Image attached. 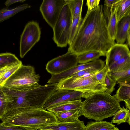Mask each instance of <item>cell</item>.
<instances>
[{
	"instance_id": "2e32d148",
	"label": "cell",
	"mask_w": 130,
	"mask_h": 130,
	"mask_svg": "<svg viewBox=\"0 0 130 130\" xmlns=\"http://www.w3.org/2000/svg\"><path fill=\"white\" fill-rule=\"evenodd\" d=\"M113 9L118 23L123 18L130 14V0H117Z\"/></svg>"
},
{
	"instance_id": "7a4b0ae2",
	"label": "cell",
	"mask_w": 130,
	"mask_h": 130,
	"mask_svg": "<svg viewBox=\"0 0 130 130\" xmlns=\"http://www.w3.org/2000/svg\"><path fill=\"white\" fill-rule=\"evenodd\" d=\"M1 120L4 127L16 126L27 129L51 125L58 121L53 113L42 108L14 109L5 113Z\"/></svg>"
},
{
	"instance_id": "6da1fadb",
	"label": "cell",
	"mask_w": 130,
	"mask_h": 130,
	"mask_svg": "<svg viewBox=\"0 0 130 130\" xmlns=\"http://www.w3.org/2000/svg\"><path fill=\"white\" fill-rule=\"evenodd\" d=\"M107 26L102 5L87 11L68 51L77 55L91 51H100L106 54L115 44Z\"/></svg>"
},
{
	"instance_id": "484cf974",
	"label": "cell",
	"mask_w": 130,
	"mask_h": 130,
	"mask_svg": "<svg viewBox=\"0 0 130 130\" xmlns=\"http://www.w3.org/2000/svg\"><path fill=\"white\" fill-rule=\"evenodd\" d=\"M108 74L112 79L118 83L130 82V68L117 72H108Z\"/></svg>"
},
{
	"instance_id": "1f68e13d",
	"label": "cell",
	"mask_w": 130,
	"mask_h": 130,
	"mask_svg": "<svg viewBox=\"0 0 130 130\" xmlns=\"http://www.w3.org/2000/svg\"><path fill=\"white\" fill-rule=\"evenodd\" d=\"M22 64V62L3 73L0 76V86H2L6 80Z\"/></svg>"
},
{
	"instance_id": "277c9868",
	"label": "cell",
	"mask_w": 130,
	"mask_h": 130,
	"mask_svg": "<svg viewBox=\"0 0 130 130\" xmlns=\"http://www.w3.org/2000/svg\"><path fill=\"white\" fill-rule=\"evenodd\" d=\"M40 78L33 67L22 64L1 86L18 91L29 90L40 86Z\"/></svg>"
},
{
	"instance_id": "ab89813d",
	"label": "cell",
	"mask_w": 130,
	"mask_h": 130,
	"mask_svg": "<svg viewBox=\"0 0 130 130\" xmlns=\"http://www.w3.org/2000/svg\"><path fill=\"white\" fill-rule=\"evenodd\" d=\"M113 130H119L118 128H117V127H115V128Z\"/></svg>"
},
{
	"instance_id": "4fadbf2b",
	"label": "cell",
	"mask_w": 130,
	"mask_h": 130,
	"mask_svg": "<svg viewBox=\"0 0 130 130\" xmlns=\"http://www.w3.org/2000/svg\"><path fill=\"white\" fill-rule=\"evenodd\" d=\"M37 130H85V126L83 121L78 119L73 122H62L46 126L38 127Z\"/></svg>"
},
{
	"instance_id": "4316f807",
	"label": "cell",
	"mask_w": 130,
	"mask_h": 130,
	"mask_svg": "<svg viewBox=\"0 0 130 130\" xmlns=\"http://www.w3.org/2000/svg\"><path fill=\"white\" fill-rule=\"evenodd\" d=\"M118 23L115 11L113 9L107 23V29L109 34L113 40L115 41L117 32Z\"/></svg>"
},
{
	"instance_id": "7402d4cb",
	"label": "cell",
	"mask_w": 130,
	"mask_h": 130,
	"mask_svg": "<svg viewBox=\"0 0 130 130\" xmlns=\"http://www.w3.org/2000/svg\"><path fill=\"white\" fill-rule=\"evenodd\" d=\"M130 109L125 108L124 107L117 111L112 120V123H116L119 125L122 123L127 122L130 124Z\"/></svg>"
},
{
	"instance_id": "52a82bcc",
	"label": "cell",
	"mask_w": 130,
	"mask_h": 130,
	"mask_svg": "<svg viewBox=\"0 0 130 130\" xmlns=\"http://www.w3.org/2000/svg\"><path fill=\"white\" fill-rule=\"evenodd\" d=\"M41 34V30L38 23L32 21L27 23L20 37V55L21 58H23L39 40Z\"/></svg>"
},
{
	"instance_id": "30bf717a",
	"label": "cell",
	"mask_w": 130,
	"mask_h": 130,
	"mask_svg": "<svg viewBox=\"0 0 130 130\" xmlns=\"http://www.w3.org/2000/svg\"><path fill=\"white\" fill-rule=\"evenodd\" d=\"M66 0H43L40 11L45 21L53 29L61 11L66 4Z\"/></svg>"
},
{
	"instance_id": "3957f363",
	"label": "cell",
	"mask_w": 130,
	"mask_h": 130,
	"mask_svg": "<svg viewBox=\"0 0 130 130\" xmlns=\"http://www.w3.org/2000/svg\"><path fill=\"white\" fill-rule=\"evenodd\" d=\"M79 109V116L96 121L113 116L121 108L119 102L106 92L89 93Z\"/></svg>"
},
{
	"instance_id": "d590c367",
	"label": "cell",
	"mask_w": 130,
	"mask_h": 130,
	"mask_svg": "<svg viewBox=\"0 0 130 130\" xmlns=\"http://www.w3.org/2000/svg\"><path fill=\"white\" fill-rule=\"evenodd\" d=\"M32 129H27L18 127L10 126L4 127L0 123V130H32Z\"/></svg>"
},
{
	"instance_id": "d6a6232c",
	"label": "cell",
	"mask_w": 130,
	"mask_h": 130,
	"mask_svg": "<svg viewBox=\"0 0 130 130\" xmlns=\"http://www.w3.org/2000/svg\"><path fill=\"white\" fill-rule=\"evenodd\" d=\"M116 83L117 82L112 79L107 73L105 79L106 92L110 94L115 90V87Z\"/></svg>"
},
{
	"instance_id": "7c38bea8",
	"label": "cell",
	"mask_w": 130,
	"mask_h": 130,
	"mask_svg": "<svg viewBox=\"0 0 130 130\" xmlns=\"http://www.w3.org/2000/svg\"><path fill=\"white\" fill-rule=\"evenodd\" d=\"M130 55L129 48L125 44H115L106 54L109 64Z\"/></svg>"
},
{
	"instance_id": "9c48e42d",
	"label": "cell",
	"mask_w": 130,
	"mask_h": 130,
	"mask_svg": "<svg viewBox=\"0 0 130 130\" xmlns=\"http://www.w3.org/2000/svg\"><path fill=\"white\" fill-rule=\"evenodd\" d=\"M77 55L67 51L65 54L51 60L46 69L51 75L60 74L77 64Z\"/></svg>"
},
{
	"instance_id": "9a60e30c",
	"label": "cell",
	"mask_w": 130,
	"mask_h": 130,
	"mask_svg": "<svg viewBox=\"0 0 130 130\" xmlns=\"http://www.w3.org/2000/svg\"><path fill=\"white\" fill-rule=\"evenodd\" d=\"M120 86L114 96L119 102L124 101L126 108L130 109V82H118Z\"/></svg>"
},
{
	"instance_id": "f35d334b",
	"label": "cell",
	"mask_w": 130,
	"mask_h": 130,
	"mask_svg": "<svg viewBox=\"0 0 130 130\" xmlns=\"http://www.w3.org/2000/svg\"><path fill=\"white\" fill-rule=\"evenodd\" d=\"M126 40V45L129 48L130 46V31L128 34Z\"/></svg>"
},
{
	"instance_id": "cb8c5ba5",
	"label": "cell",
	"mask_w": 130,
	"mask_h": 130,
	"mask_svg": "<svg viewBox=\"0 0 130 130\" xmlns=\"http://www.w3.org/2000/svg\"><path fill=\"white\" fill-rule=\"evenodd\" d=\"M70 9L72 20L82 14L83 0H66Z\"/></svg>"
},
{
	"instance_id": "4dcf8cb0",
	"label": "cell",
	"mask_w": 130,
	"mask_h": 130,
	"mask_svg": "<svg viewBox=\"0 0 130 130\" xmlns=\"http://www.w3.org/2000/svg\"><path fill=\"white\" fill-rule=\"evenodd\" d=\"M117 0H105L104 1L103 11L104 16L108 21L113 11L114 4Z\"/></svg>"
},
{
	"instance_id": "e575fe53",
	"label": "cell",
	"mask_w": 130,
	"mask_h": 130,
	"mask_svg": "<svg viewBox=\"0 0 130 130\" xmlns=\"http://www.w3.org/2000/svg\"><path fill=\"white\" fill-rule=\"evenodd\" d=\"M99 0L86 1V5L87 7V11L91 10L97 7L99 5L100 2Z\"/></svg>"
},
{
	"instance_id": "5b68a950",
	"label": "cell",
	"mask_w": 130,
	"mask_h": 130,
	"mask_svg": "<svg viewBox=\"0 0 130 130\" xmlns=\"http://www.w3.org/2000/svg\"><path fill=\"white\" fill-rule=\"evenodd\" d=\"M96 73L85 77L67 78L58 83L57 89H67L87 93L106 92L105 86L96 79Z\"/></svg>"
},
{
	"instance_id": "74e56055",
	"label": "cell",
	"mask_w": 130,
	"mask_h": 130,
	"mask_svg": "<svg viewBox=\"0 0 130 130\" xmlns=\"http://www.w3.org/2000/svg\"><path fill=\"white\" fill-rule=\"evenodd\" d=\"M18 63H17L16 64L14 65L7 66L3 68H0V76L5 71H6L7 70H8L9 69H10V68H11L12 67H13L15 65Z\"/></svg>"
},
{
	"instance_id": "8d00e7d4",
	"label": "cell",
	"mask_w": 130,
	"mask_h": 130,
	"mask_svg": "<svg viewBox=\"0 0 130 130\" xmlns=\"http://www.w3.org/2000/svg\"><path fill=\"white\" fill-rule=\"evenodd\" d=\"M25 0H7L4 3L5 5L6 6L7 8H8L10 5L17 2H23Z\"/></svg>"
},
{
	"instance_id": "83f0119b",
	"label": "cell",
	"mask_w": 130,
	"mask_h": 130,
	"mask_svg": "<svg viewBox=\"0 0 130 130\" xmlns=\"http://www.w3.org/2000/svg\"><path fill=\"white\" fill-rule=\"evenodd\" d=\"M81 14L72 20L69 36L68 44L69 46L72 43L82 21Z\"/></svg>"
},
{
	"instance_id": "ac0fdd59",
	"label": "cell",
	"mask_w": 130,
	"mask_h": 130,
	"mask_svg": "<svg viewBox=\"0 0 130 130\" xmlns=\"http://www.w3.org/2000/svg\"><path fill=\"white\" fill-rule=\"evenodd\" d=\"M105 54L98 51H91L77 55L78 63L84 64L98 60L101 56H105Z\"/></svg>"
},
{
	"instance_id": "f546056e",
	"label": "cell",
	"mask_w": 130,
	"mask_h": 130,
	"mask_svg": "<svg viewBox=\"0 0 130 130\" xmlns=\"http://www.w3.org/2000/svg\"><path fill=\"white\" fill-rule=\"evenodd\" d=\"M109 71V63L107 59H106L105 65L102 69L95 74V77L97 80L100 84L105 86V78Z\"/></svg>"
},
{
	"instance_id": "ba28073f",
	"label": "cell",
	"mask_w": 130,
	"mask_h": 130,
	"mask_svg": "<svg viewBox=\"0 0 130 130\" xmlns=\"http://www.w3.org/2000/svg\"><path fill=\"white\" fill-rule=\"evenodd\" d=\"M87 93L65 89H58L47 98L42 108L47 110L59 103L74 101L85 98Z\"/></svg>"
},
{
	"instance_id": "8992f818",
	"label": "cell",
	"mask_w": 130,
	"mask_h": 130,
	"mask_svg": "<svg viewBox=\"0 0 130 130\" xmlns=\"http://www.w3.org/2000/svg\"><path fill=\"white\" fill-rule=\"evenodd\" d=\"M71 14L68 5L63 7L54 28L53 40L58 47H63L68 44L72 23Z\"/></svg>"
},
{
	"instance_id": "f1b7e54d",
	"label": "cell",
	"mask_w": 130,
	"mask_h": 130,
	"mask_svg": "<svg viewBox=\"0 0 130 130\" xmlns=\"http://www.w3.org/2000/svg\"><path fill=\"white\" fill-rule=\"evenodd\" d=\"M102 68L97 67L89 68L77 72L70 77L74 78L87 77L97 73Z\"/></svg>"
},
{
	"instance_id": "d4e9b609",
	"label": "cell",
	"mask_w": 130,
	"mask_h": 130,
	"mask_svg": "<svg viewBox=\"0 0 130 130\" xmlns=\"http://www.w3.org/2000/svg\"><path fill=\"white\" fill-rule=\"evenodd\" d=\"M21 62L14 54L8 52L0 53V68L14 65Z\"/></svg>"
},
{
	"instance_id": "836d02e7",
	"label": "cell",
	"mask_w": 130,
	"mask_h": 130,
	"mask_svg": "<svg viewBox=\"0 0 130 130\" xmlns=\"http://www.w3.org/2000/svg\"><path fill=\"white\" fill-rule=\"evenodd\" d=\"M6 107V102L4 93L0 86V119L5 114Z\"/></svg>"
},
{
	"instance_id": "5bb4252c",
	"label": "cell",
	"mask_w": 130,
	"mask_h": 130,
	"mask_svg": "<svg viewBox=\"0 0 130 130\" xmlns=\"http://www.w3.org/2000/svg\"><path fill=\"white\" fill-rule=\"evenodd\" d=\"M130 31V14L123 18L118 23L116 37L117 43L124 44Z\"/></svg>"
},
{
	"instance_id": "44dd1931",
	"label": "cell",
	"mask_w": 130,
	"mask_h": 130,
	"mask_svg": "<svg viewBox=\"0 0 130 130\" xmlns=\"http://www.w3.org/2000/svg\"><path fill=\"white\" fill-rule=\"evenodd\" d=\"M115 125L105 121H90L85 126V130H113Z\"/></svg>"
},
{
	"instance_id": "603a6c76",
	"label": "cell",
	"mask_w": 130,
	"mask_h": 130,
	"mask_svg": "<svg viewBox=\"0 0 130 130\" xmlns=\"http://www.w3.org/2000/svg\"><path fill=\"white\" fill-rule=\"evenodd\" d=\"M130 68V55L123 57L109 64V71L115 72Z\"/></svg>"
},
{
	"instance_id": "e0dca14e",
	"label": "cell",
	"mask_w": 130,
	"mask_h": 130,
	"mask_svg": "<svg viewBox=\"0 0 130 130\" xmlns=\"http://www.w3.org/2000/svg\"><path fill=\"white\" fill-rule=\"evenodd\" d=\"M82 103L81 99L64 102L56 105L47 110L54 113L79 109L81 106Z\"/></svg>"
},
{
	"instance_id": "60d3db41",
	"label": "cell",
	"mask_w": 130,
	"mask_h": 130,
	"mask_svg": "<svg viewBox=\"0 0 130 130\" xmlns=\"http://www.w3.org/2000/svg\"></svg>"
},
{
	"instance_id": "d6986e66",
	"label": "cell",
	"mask_w": 130,
	"mask_h": 130,
	"mask_svg": "<svg viewBox=\"0 0 130 130\" xmlns=\"http://www.w3.org/2000/svg\"><path fill=\"white\" fill-rule=\"evenodd\" d=\"M79 109L54 113L58 121L62 122H73L78 119Z\"/></svg>"
},
{
	"instance_id": "8fae6325",
	"label": "cell",
	"mask_w": 130,
	"mask_h": 130,
	"mask_svg": "<svg viewBox=\"0 0 130 130\" xmlns=\"http://www.w3.org/2000/svg\"><path fill=\"white\" fill-rule=\"evenodd\" d=\"M104 66V62L101 59H98L85 64H77L60 74L53 75V79L55 83H58L60 81L70 77L73 74L80 71L92 67L103 68Z\"/></svg>"
},
{
	"instance_id": "ffe728a7",
	"label": "cell",
	"mask_w": 130,
	"mask_h": 130,
	"mask_svg": "<svg viewBox=\"0 0 130 130\" xmlns=\"http://www.w3.org/2000/svg\"><path fill=\"white\" fill-rule=\"evenodd\" d=\"M31 6L27 4L20 5L12 9L6 8L0 10V23L9 19L17 13L26 9L31 7Z\"/></svg>"
}]
</instances>
